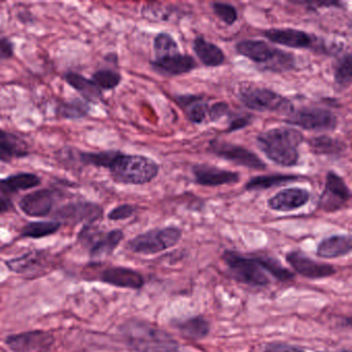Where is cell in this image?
Here are the masks:
<instances>
[{
    "label": "cell",
    "instance_id": "cell-2",
    "mask_svg": "<svg viewBox=\"0 0 352 352\" xmlns=\"http://www.w3.org/2000/svg\"><path fill=\"white\" fill-rule=\"evenodd\" d=\"M304 135L298 129L281 126L259 133L256 138L258 149L267 160L277 166L292 168L300 162L298 148Z\"/></svg>",
    "mask_w": 352,
    "mask_h": 352
},
{
    "label": "cell",
    "instance_id": "cell-42",
    "mask_svg": "<svg viewBox=\"0 0 352 352\" xmlns=\"http://www.w3.org/2000/svg\"><path fill=\"white\" fill-rule=\"evenodd\" d=\"M230 106L226 102H218L212 104L209 108V120L211 122H218L220 119L230 115Z\"/></svg>",
    "mask_w": 352,
    "mask_h": 352
},
{
    "label": "cell",
    "instance_id": "cell-34",
    "mask_svg": "<svg viewBox=\"0 0 352 352\" xmlns=\"http://www.w3.org/2000/svg\"><path fill=\"white\" fill-rule=\"evenodd\" d=\"M258 258L261 261L265 271L280 282H288L294 280V274L286 269L277 258L270 255L258 253Z\"/></svg>",
    "mask_w": 352,
    "mask_h": 352
},
{
    "label": "cell",
    "instance_id": "cell-7",
    "mask_svg": "<svg viewBox=\"0 0 352 352\" xmlns=\"http://www.w3.org/2000/svg\"><path fill=\"white\" fill-rule=\"evenodd\" d=\"M183 236L179 226L153 228L138 234L127 242V250L135 254L154 255L176 246Z\"/></svg>",
    "mask_w": 352,
    "mask_h": 352
},
{
    "label": "cell",
    "instance_id": "cell-28",
    "mask_svg": "<svg viewBox=\"0 0 352 352\" xmlns=\"http://www.w3.org/2000/svg\"><path fill=\"white\" fill-rule=\"evenodd\" d=\"M119 153H120L119 150L87 152L77 149L78 164H79L80 168H85V166H94V168L109 170Z\"/></svg>",
    "mask_w": 352,
    "mask_h": 352
},
{
    "label": "cell",
    "instance_id": "cell-1",
    "mask_svg": "<svg viewBox=\"0 0 352 352\" xmlns=\"http://www.w3.org/2000/svg\"><path fill=\"white\" fill-rule=\"evenodd\" d=\"M119 333L133 352H181L180 344L170 333L145 319H127L119 327Z\"/></svg>",
    "mask_w": 352,
    "mask_h": 352
},
{
    "label": "cell",
    "instance_id": "cell-24",
    "mask_svg": "<svg viewBox=\"0 0 352 352\" xmlns=\"http://www.w3.org/2000/svg\"><path fill=\"white\" fill-rule=\"evenodd\" d=\"M69 87L81 96L82 100L89 104H98L104 100V94L91 79L84 77L76 72H67L63 76Z\"/></svg>",
    "mask_w": 352,
    "mask_h": 352
},
{
    "label": "cell",
    "instance_id": "cell-35",
    "mask_svg": "<svg viewBox=\"0 0 352 352\" xmlns=\"http://www.w3.org/2000/svg\"><path fill=\"white\" fill-rule=\"evenodd\" d=\"M90 79L98 85L102 91H112L120 85L122 76L116 69L104 67V69L94 72Z\"/></svg>",
    "mask_w": 352,
    "mask_h": 352
},
{
    "label": "cell",
    "instance_id": "cell-12",
    "mask_svg": "<svg viewBox=\"0 0 352 352\" xmlns=\"http://www.w3.org/2000/svg\"><path fill=\"white\" fill-rule=\"evenodd\" d=\"M351 199V192L345 180L333 170L325 176L324 189L319 199V208L327 213H333L345 208Z\"/></svg>",
    "mask_w": 352,
    "mask_h": 352
},
{
    "label": "cell",
    "instance_id": "cell-19",
    "mask_svg": "<svg viewBox=\"0 0 352 352\" xmlns=\"http://www.w3.org/2000/svg\"><path fill=\"white\" fill-rule=\"evenodd\" d=\"M263 36L274 44L290 49H311L316 44L314 36L296 28H271L265 30Z\"/></svg>",
    "mask_w": 352,
    "mask_h": 352
},
{
    "label": "cell",
    "instance_id": "cell-32",
    "mask_svg": "<svg viewBox=\"0 0 352 352\" xmlns=\"http://www.w3.org/2000/svg\"><path fill=\"white\" fill-rule=\"evenodd\" d=\"M308 144L310 151L316 155H341L347 149V146L344 142L325 135L312 138L309 140Z\"/></svg>",
    "mask_w": 352,
    "mask_h": 352
},
{
    "label": "cell",
    "instance_id": "cell-37",
    "mask_svg": "<svg viewBox=\"0 0 352 352\" xmlns=\"http://www.w3.org/2000/svg\"><path fill=\"white\" fill-rule=\"evenodd\" d=\"M154 58L166 56L172 53L179 52L178 43L168 32H160L156 34L153 41Z\"/></svg>",
    "mask_w": 352,
    "mask_h": 352
},
{
    "label": "cell",
    "instance_id": "cell-38",
    "mask_svg": "<svg viewBox=\"0 0 352 352\" xmlns=\"http://www.w3.org/2000/svg\"><path fill=\"white\" fill-rule=\"evenodd\" d=\"M211 7L218 19L221 20L226 25H232L238 21V11L230 3H213Z\"/></svg>",
    "mask_w": 352,
    "mask_h": 352
},
{
    "label": "cell",
    "instance_id": "cell-39",
    "mask_svg": "<svg viewBox=\"0 0 352 352\" xmlns=\"http://www.w3.org/2000/svg\"><path fill=\"white\" fill-rule=\"evenodd\" d=\"M137 212L135 206L131 204H123V205L117 206L114 209L111 210L108 214V219L111 221H121L133 217Z\"/></svg>",
    "mask_w": 352,
    "mask_h": 352
},
{
    "label": "cell",
    "instance_id": "cell-45",
    "mask_svg": "<svg viewBox=\"0 0 352 352\" xmlns=\"http://www.w3.org/2000/svg\"><path fill=\"white\" fill-rule=\"evenodd\" d=\"M14 209L13 199H0V215L8 213Z\"/></svg>",
    "mask_w": 352,
    "mask_h": 352
},
{
    "label": "cell",
    "instance_id": "cell-11",
    "mask_svg": "<svg viewBox=\"0 0 352 352\" xmlns=\"http://www.w3.org/2000/svg\"><path fill=\"white\" fill-rule=\"evenodd\" d=\"M209 150L217 157L232 162L236 166L255 170H265L267 168V164L258 155L243 146L213 140L210 142Z\"/></svg>",
    "mask_w": 352,
    "mask_h": 352
},
{
    "label": "cell",
    "instance_id": "cell-20",
    "mask_svg": "<svg viewBox=\"0 0 352 352\" xmlns=\"http://www.w3.org/2000/svg\"><path fill=\"white\" fill-rule=\"evenodd\" d=\"M309 190L302 187H290L276 193L267 201V207L273 211L292 212L305 207L310 201Z\"/></svg>",
    "mask_w": 352,
    "mask_h": 352
},
{
    "label": "cell",
    "instance_id": "cell-30",
    "mask_svg": "<svg viewBox=\"0 0 352 352\" xmlns=\"http://www.w3.org/2000/svg\"><path fill=\"white\" fill-rule=\"evenodd\" d=\"M43 258H44L43 251L32 250L20 256L8 259L6 261V265L13 273L24 275V274L34 272L36 267H40L41 263H43Z\"/></svg>",
    "mask_w": 352,
    "mask_h": 352
},
{
    "label": "cell",
    "instance_id": "cell-6",
    "mask_svg": "<svg viewBox=\"0 0 352 352\" xmlns=\"http://www.w3.org/2000/svg\"><path fill=\"white\" fill-rule=\"evenodd\" d=\"M236 94L239 100L246 108L256 112L287 115L294 109L292 102L288 98L263 86L242 83L238 86Z\"/></svg>",
    "mask_w": 352,
    "mask_h": 352
},
{
    "label": "cell",
    "instance_id": "cell-21",
    "mask_svg": "<svg viewBox=\"0 0 352 352\" xmlns=\"http://www.w3.org/2000/svg\"><path fill=\"white\" fill-rule=\"evenodd\" d=\"M30 154L32 152L25 140L16 133L0 129V160L3 164L28 157Z\"/></svg>",
    "mask_w": 352,
    "mask_h": 352
},
{
    "label": "cell",
    "instance_id": "cell-16",
    "mask_svg": "<svg viewBox=\"0 0 352 352\" xmlns=\"http://www.w3.org/2000/svg\"><path fill=\"white\" fill-rule=\"evenodd\" d=\"M195 182L206 187L223 186L240 182V173L210 164H195L191 168Z\"/></svg>",
    "mask_w": 352,
    "mask_h": 352
},
{
    "label": "cell",
    "instance_id": "cell-23",
    "mask_svg": "<svg viewBox=\"0 0 352 352\" xmlns=\"http://www.w3.org/2000/svg\"><path fill=\"white\" fill-rule=\"evenodd\" d=\"M170 324L183 338L190 341H201L207 338L211 331L210 321L201 315H195L180 320L175 319Z\"/></svg>",
    "mask_w": 352,
    "mask_h": 352
},
{
    "label": "cell",
    "instance_id": "cell-25",
    "mask_svg": "<svg viewBox=\"0 0 352 352\" xmlns=\"http://www.w3.org/2000/svg\"><path fill=\"white\" fill-rule=\"evenodd\" d=\"M177 104H179L185 116L193 124H201L209 116V104L201 96L195 94H184L176 96Z\"/></svg>",
    "mask_w": 352,
    "mask_h": 352
},
{
    "label": "cell",
    "instance_id": "cell-27",
    "mask_svg": "<svg viewBox=\"0 0 352 352\" xmlns=\"http://www.w3.org/2000/svg\"><path fill=\"white\" fill-rule=\"evenodd\" d=\"M192 50L201 63L208 67H218L226 63V54L221 48L199 36L193 40Z\"/></svg>",
    "mask_w": 352,
    "mask_h": 352
},
{
    "label": "cell",
    "instance_id": "cell-33",
    "mask_svg": "<svg viewBox=\"0 0 352 352\" xmlns=\"http://www.w3.org/2000/svg\"><path fill=\"white\" fill-rule=\"evenodd\" d=\"M63 223L50 220V221L28 222L20 230V238L38 239L47 238L53 236L60 230Z\"/></svg>",
    "mask_w": 352,
    "mask_h": 352
},
{
    "label": "cell",
    "instance_id": "cell-3",
    "mask_svg": "<svg viewBox=\"0 0 352 352\" xmlns=\"http://www.w3.org/2000/svg\"><path fill=\"white\" fill-rule=\"evenodd\" d=\"M160 170V164L152 158L121 151L109 168L114 182L124 185L148 184L158 176Z\"/></svg>",
    "mask_w": 352,
    "mask_h": 352
},
{
    "label": "cell",
    "instance_id": "cell-43",
    "mask_svg": "<svg viewBox=\"0 0 352 352\" xmlns=\"http://www.w3.org/2000/svg\"><path fill=\"white\" fill-rule=\"evenodd\" d=\"M15 55V44L7 36H0V60H9Z\"/></svg>",
    "mask_w": 352,
    "mask_h": 352
},
{
    "label": "cell",
    "instance_id": "cell-17",
    "mask_svg": "<svg viewBox=\"0 0 352 352\" xmlns=\"http://www.w3.org/2000/svg\"><path fill=\"white\" fill-rule=\"evenodd\" d=\"M150 65L156 73L168 77L185 75L195 71L197 67V61L192 56L182 54L180 51L154 58Z\"/></svg>",
    "mask_w": 352,
    "mask_h": 352
},
{
    "label": "cell",
    "instance_id": "cell-36",
    "mask_svg": "<svg viewBox=\"0 0 352 352\" xmlns=\"http://www.w3.org/2000/svg\"><path fill=\"white\" fill-rule=\"evenodd\" d=\"M333 80L339 87L349 88L352 81V57L351 53L344 54L336 63L333 72Z\"/></svg>",
    "mask_w": 352,
    "mask_h": 352
},
{
    "label": "cell",
    "instance_id": "cell-44",
    "mask_svg": "<svg viewBox=\"0 0 352 352\" xmlns=\"http://www.w3.org/2000/svg\"><path fill=\"white\" fill-rule=\"evenodd\" d=\"M296 5L307 6V9L315 10L321 7H342L341 3L337 1H331V3H311V1H292Z\"/></svg>",
    "mask_w": 352,
    "mask_h": 352
},
{
    "label": "cell",
    "instance_id": "cell-13",
    "mask_svg": "<svg viewBox=\"0 0 352 352\" xmlns=\"http://www.w3.org/2000/svg\"><path fill=\"white\" fill-rule=\"evenodd\" d=\"M5 343L13 352H45L54 345L55 337L50 331L34 329L8 336Z\"/></svg>",
    "mask_w": 352,
    "mask_h": 352
},
{
    "label": "cell",
    "instance_id": "cell-22",
    "mask_svg": "<svg viewBox=\"0 0 352 352\" xmlns=\"http://www.w3.org/2000/svg\"><path fill=\"white\" fill-rule=\"evenodd\" d=\"M42 184V178L34 173L20 172L0 178V199H12L19 191L30 190Z\"/></svg>",
    "mask_w": 352,
    "mask_h": 352
},
{
    "label": "cell",
    "instance_id": "cell-9",
    "mask_svg": "<svg viewBox=\"0 0 352 352\" xmlns=\"http://www.w3.org/2000/svg\"><path fill=\"white\" fill-rule=\"evenodd\" d=\"M285 122L292 126L314 133L333 131L338 126L337 116L331 111L314 107L292 109L286 115Z\"/></svg>",
    "mask_w": 352,
    "mask_h": 352
},
{
    "label": "cell",
    "instance_id": "cell-40",
    "mask_svg": "<svg viewBox=\"0 0 352 352\" xmlns=\"http://www.w3.org/2000/svg\"><path fill=\"white\" fill-rule=\"evenodd\" d=\"M228 117H230V126L228 129V133L241 131L245 127L249 126L252 123L253 117L251 114H234L230 113Z\"/></svg>",
    "mask_w": 352,
    "mask_h": 352
},
{
    "label": "cell",
    "instance_id": "cell-5",
    "mask_svg": "<svg viewBox=\"0 0 352 352\" xmlns=\"http://www.w3.org/2000/svg\"><path fill=\"white\" fill-rule=\"evenodd\" d=\"M221 259L228 275L239 283L252 287H265L271 283L257 254H242L239 251L226 250Z\"/></svg>",
    "mask_w": 352,
    "mask_h": 352
},
{
    "label": "cell",
    "instance_id": "cell-14",
    "mask_svg": "<svg viewBox=\"0 0 352 352\" xmlns=\"http://www.w3.org/2000/svg\"><path fill=\"white\" fill-rule=\"evenodd\" d=\"M59 195L60 191L57 188L38 189L23 195L18 201V207L30 217H47L52 212Z\"/></svg>",
    "mask_w": 352,
    "mask_h": 352
},
{
    "label": "cell",
    "instance_id": "cell-47",
    "mask_svg": "<svg viewBox=\"0 0 352 352\" xmlns=\"http://www.w3.org/2000/svg\"><path fill=\"white\" fill-rule=\"evenodd\" d=\"M3 164H3V162H1V160H0V172H1V170H3Z\"/></svg>",
    "mask_w": 352,
    "mask_h": 352
},
{
    "label": "cell",
    "instance_id": "cell-18",
    "mask_svg": "<svg viewBox=\"0 0 352 352\" xmlns=\"http://www.w3.org/2000/svg\"><path fill=\"white\" fill-rule=\"evenodd\" d=\"M98 281L125 289L139 290L145 285V278L140 272L126 267H109L102 270Z\"/></svg>",
    "mask_w": 352,
    "mask_h": 352
},
{
    "label": "cell",
    "instance_id": "cell-10",
    "mask_svg": "<svg viewBox=\"0 0 352 352\" xmlns=\"http://www.w3.org/2000/svg\"><path fill=\"white\" fill-rule=\"evenodd\" d=\"M104 216V208L100 204L90 201H76L65 204L55 210L53 218L55 221L65 224L84 223V226L92 224L102 219Z\"/></svg>",
    "mask_w": 352,
    "mask_h": 352
},
{
    "label": "cell",
    "instance_id": "cell-15",
    "mask_svg": "<svg viewBox=\"0 0 352 352\" xmlns=\"http://www.w3.org/2000/svg\"><path fill=\"white\" fill-rule=\"evenodd\" d=\"M285 259L296 274L307 279H324L337 272L333 265L314 261L300 250L290 251L285 255Z\"/></svg>",
    "mask_w": 352,
    "mask_h": 352
},
{
    "label": "cell",
    "instance_id": "cell-26",
    "mask_svg": "<svg viewBox=\"0 0 352 352\" xmlns=\"http://www.w3.org/2000/svg\"><path fill=\"white\" fill-rule=\"evenodd\" d=\"M351 236L349 234H333L323 239L316 249L319 258L333 259L351 252Z\"/></svg>",
    "mask_w": 352,
    "mask_h": 352
},
{
    "label": "cell",
    "instance_id": "cell-29",
    "mask_svg": "<svg viewBox=\"0 0 352 352\" xmlns=\"http://www.w3.org/2000/svg\"><path fill=\"white\" fill-rule=\"evenodd\" d=\"M300 179V177L296 176V175L275 174L267 175V176H255L249 179L248 182L245 184L244 189L246 191L265 190V189L296 182Z\"/></svg>",
    "mask_w": 352,
    "mask_h": 352
},
{
    "label": "cell",
    "instance_id": "cell-48",
    "mask_svg": "<svg viewBox=\"0 0 352 352\" xmlns=\"http://www.w3.org/2000/svg\"><path fill=\"white\" fill-rule=\"evenodd\" d=\"M319 352H321V351H319Z\"/></svg>",
    "mask_w": 352,
    "mask_h": 352
},
{
    "label": "cell",
    "instance_id": "cell-4",
    "mask_svg": "<svg viewBox=\"0 0 352 352\" xmlns=\"http://www.w3.org/2000/svg\"><path fill=\"white\" fill-rule=\"evenodd\" d=\"M236 52L257 65H261L263 71L283 74L294 71L296 67V57L294 54L275 48L263 41H241L236 45Z\"/></svg>",
    "mask_w": 352,
    "mask_h": 352
},
{
    "label": "cell",
    "instance_id": "cell-46",
    "mask_svg": "<svg viewBox=\"0 0 352 352\" xmlns=\"http://www.w3.org/2000/svg\"><path fill=\"white\" fill-rule=\"evenodd\" d=\"M104 61L111 65H114L115 67H118V55L116 53H108L106 56L104 57Z\"/></svg>",
    "mask_w": 352,
    "mask_h": 352
},
{
    "label": "cell",
    "instance_id": "cell-31",
    "mask_svg": "<svg viewBox=\"0 0 352 352\" xmlns=\"http://www.w3.org/2000/svg\"><path fill=\"white\" fill-rule=\"evenodd\" d=\"M57 116L63 120H80L85 118L91 112V104L86 102L82 98H73L71 100L60 102L56 107Z\"/></svg>",
    "mask_w": 352,
    "mask_h": 352
},
{
    "label": "cell",
    "instance_id": "cell-41",
    "mask_svg": "<svg viewBox=\"0 0 352 352\" xmlns=\"http://www.w3.org/2000/svg\"><path fill=\"white\" fill-rule=\"evenodd\" d=\"M263 352H306V350L300 346L284 342H272L265 346Z\"/></svg>",
    "mask_w": 352,
    "mask_h": 352
},
{
    "label": "cell",
    "instance_id": "cell-8",
    "mask_svg": "<svg viewBox=\"0 0 352 352\" xmlns=\"http://www.w3.org/2000/svg\"><path fill=\"white\" fill-rule=\"evenodd\" d=\"M78 240L87 247L90 258L98 261L104 257L111 256L114 253L124 240V232L118 228L107 232L102 230L100 232L92 224L83 226L79 232Z\"/></svg>",
    "mask_w": 352,
    "mask_h": 352
}]
</instances>
